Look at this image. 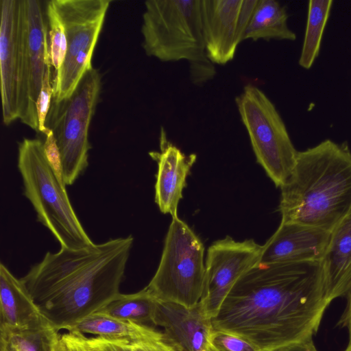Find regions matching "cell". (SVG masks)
I'll return each instance as SVG.
<instances>
[{"label": "cell", "instance_id": "1", "mask_svg": "<svg viewBox=\"0 0 351 351\" xmlns=\"http://www.w3.org/2000/svg\"><path fill=\"white\" fill-rule=\"evenodd\" d=\"M329 304L320 261L257 263L235 282L211 323L259 351H276L313 342Z\"/></svg>", "mask_w": 351, "mask_h": 351}, {"label": "cell", "instance_id": "2", "mask_svg": "<svg viewBox=\"0 0 351 351\" xmlns=\"http://www.w3.org/2000/svg\"><path fill=\"white\" fill-rule=\"evenodd\" d=\"M132 235L80 249L47 252L21 279L44 317L66 330L120 293Z\"/></svg>", "mask_w": 351, "mask_h": 351}, {"label": "cell", "instance_id": "3", "mask_svg": "<svg viewBox=\"0 0 351 351\" xmlns=\"http://www.w3.org/2000/svg\"><path fill=\"white\" fill-rule=\"evenodd\" d=\"M282 222L330 232L351 208V152L348 143L326 139L298 152L293 170L280 187Z\"/></svg>", "mask_w": 351, "mask_h": 351}, {"label": "cell", "instance_id": "4", "mask_svg": "<svg viewBox=\"0 0 351 351\" xmlns=\"http://www.w3.org/2000/svg\"><path fill=\"white\" fill-rule=\"evenodd\" d=\"M141 34L147 56L162 62L189 61L194 83L215 74L205 51L201 0L145 1Z\"/></svg>", "mask_w": 351, "mask_h": 351}, {"label": "cell", "instance_id": "5", "mask_svg": "<svg viewBox=\"0 0 351 351\" xmlns=\"http://www.w3.org/2000/svg\"><path fill=\"white\" fill-rule=\"evenodd\" d=\"M17 166L23 194L33 206L37 220L61 247L75 250L93 244L75 213L66 184L47 154L44 141L23 138L19 143Z\"/></svg>", "mask_w": 351, "mask_h": 351}, {"label": "cell", "instance_id": "6", "mask_svg": "<svg viewBox=\"0 0 351 351\" xmlns=\"http://www.w3.org/2000/svg\"><path fill=\"white\" fill-rule=\"evenodd\" d=\"M101 86L100 73L93 66L69 97L60 100L52 97L45 128L54 136L58 168L66 185L73 184L88 165V131Z\"/></svg>", "mask_w": 351, "mask_h": 351}, {"label": "cell", "instance_id": "7", "mask_svg": "<svg viewBox=\"0 0 351 351\" xmlns=\"http://www.w3.org/2000/svg\"><path fill=\"white\" fill-rule=\"evenodd\" d=\"M204 256L201 239L178 217L172 218L158 269L146 287L158 300L197 305L204 287Z\"/></svg>", "mask_w": 351, "mask_h": 351}, {"label": "cell", "instance_id": "8", "mask_svg": "<svg viewBox=\"0 0 351 351\" xmlns=\"http://www.w3.org/2000/svg\"><path fill=\"white\" fill-rule=\"evenodd\" d=\"M257 162L276 187L290 177L298 151L274 104L256 86L247 84L236 97Z\"/></svg>", "mask_w": 351, "mask_h": 351}, {"label": "cell", "instance_id": "9", "mask_svg": "<svg viewBox=\"0 0 351 351\" xmlns=\"http://www.w3.org/2000/svg\"><path fill=\"white\" fill-rule=\"evenodd\" d=\"M64 29L66 53L52 80L53 98L69 97L84 74L93 67L91 60L102 29L109 0L50 1Z\"/></svg>", "mask_w": 351, "mask_h": 351}, {"label": "cell", "instance_id": "10", "mask_svg": "<svg viewBox=\"0 0 351 351\" xmlns=\"http://www.w3.org/2000/svg\"><path fill=\"white\" fill-rule=\"evenodd\" d=\"M0 77L3 121L26 125L27 16L25 0H1Z\"/></svg>", "mask_w": 351, "mask_h": 351}, {"label": "cell", "instance_id": "11", "mask_svg": "<svg viewBox=\"0 0 351 351\" xmlns=\"http://www.w3.org/2000/svg\"><path fill=\"white\" fill-rule=\"evenodd\" d=\"M263 245L253 239L237 241L230 236L213 242L208 248L204 291L200 300L212 318L235 282L261 258Z\"/></svg>", "mask_w": 351, "mask_h": 351}, {"label": "cell", "instance_id": "12", "mask_svg": "<svg viewBox=\"0 0 351 351\" xmlns=\"http://www.w3.org/2000/svg\"><path fill=\"white\" fill-rule=\"evenodd\" d=\"M258 0H201L202 34L206 56L226 64L235 55Z\"/></svg>", "mask_w": 351, "mask_h": 351}, {"label": "cell", "instance_id": "13", "mask_svg": "<svg viewBox=\"0 0 351 351\" xmlns=\"http://www.w3.org/2000/svg\"><path fill=\"white\" fill-rule=\"evenodd\" d=\"M27 16L26 93L28 114L26 125L38 132L36 102L44 75L51 64L46 5L37 0H25Z\"/></svg>", "mask_w": 351, "mask_h": 351}, {"label": "cell", "instance_id": "14", "mask_svg": "<svg viewBox=\"0 0 351 351\" xmlns=\"http://www.w3.org/2000/svg\"><path fill=\"white\" fill-rule=\"evenodd\" d=\"M153 324L180 351H206L213 331L200 302L192 307L157 299Z\"/></svg>", "mask_w": 351, "mask_h": 351}, {"label": "cell", "instance_id": "15", "mask_svg": "<svg viewBox=\"0 0 351 351\" xmlns=\"http://www.w3.org/2000/svg\"><path fill=\"white\" fill-rule=\"evenodd\" d=\"M330 232L293 222H280L263 245L258 263L269 265L322 260Z\"/></svg>", "mask_w": 351, "mask_h": 351}, {"label": "cell", "instance_id": "16", "mask_svg": "<svg viewBox=\"0 0 351 351\" xmlns=\"http://www.w3.org/2000/svg\"><path fill=\"white\" fill-rule=\"evenodd\" d=\"M160 152H151L150 156L157 162L155 184V202L160 212L178 217V208L186 186V180L195 162L197 156H186L170 142L163 128H160Z\"/></svg>", "mask_w": 351, "mask_h": 351}, {"label": "cell", "instance_id": "17", "mask_svg": "<svg viewBox=\"0 0 351 351\" xmlns=\"http://www.w3.org/2000/svg\"><path fill=\"white\" fill-rule=\"evenodd\" d=\"M321 265L325 295L330 304L351 288V208L330 231Z\"/></svg>", "mask_w": 351, "mask_h": 351}, {"label": "cell", "instance_id": "18", "mask_svg": "<svg viewBox=\"0 0 351 351\" xmlns=\"http://www.w3.org/2000/svg\"><path fill=\"white\" fill-rule=\"evenodd\" d=\"M49 324L26 286L0 264V327L24 329Z\"/></svg>", "mask_w": 351, "mask_h": 351}, {"label": "cell", "instance_id": "19", "mask_svg": "<svg viewBox=\"0 0 351 351\" xmlns=\"http://www.w3.org/2000/svg\"><path fill=\"white\" fill-rule=\"evenodd\" d=\"M285 8L274 0H258L247 26L244 40L293 41L296 34L288 26Z\"/></svg>", "mask_w": 351, "mask_h": 351}, {"label": "cell", "instance_id": "20", "mask_svg": "<svg viewBox=\"0 0 351 351\" xmlns=\"http://www.w3.org/2000/svg\"><path fill=\"white\" fill-rule=\"evenodd\" d=\"M67 331L134 342L151 337L158 330L149 325L135 324L97 311L80 320Z\"/></svg>", "mask_w": 351, "mask_h": 351}, {"label": "cell", "instance_id": "21", "mask_svg": "<svg viewBox=\"0 0 351 351\" xmlns=\"http://www.w3.org/2000/svg\"><path fill=\"white\" fill-rule=\"evenodd\" d=\"M157 298L145 287L134 293H119L98 312L138 324H153Z\"/></svg>", "mask_w": 351, "mask_h": 351}, {"label": "cell", "instance_id": "22", "mask_svg": "<svg viewBox=\"0 0 351 351\" xmlns=\"http://www.w3.org/2000/svg\"><path fill=\"white\" fill-rule=\"evenodd\" d=\"M332 0H311L299 65L309 69L319 55L322 36L329 18Z\"/></svg>", "mask_w": 351, "mask_h": 351}, {"label": "cell", "instance_id": "23", "mask_svg": "<svg viewBox=\"0 0 351 351\" xmlns=\"http://www.w3.org/2000/svg\"><path fill=\"white\" fill-rule=\"evenodd\" d=\"M49 324L16 329L0 327V351H44L43 339Z\"/></svg>", "mask_w": 351, "mask_h": 351}, {"label": "cell", "instance_id": "24", "mask_svg": "<svg viewBox=\"0 0 351 351\" xmlns=\"http://www.w3.org/2000/svg\"><path fill=\"white\" fill-rule=\"evenodd\" d=\"M49 27V44L51 64L55 73L61 67L66 53V39L64 27L50 1L46 2Z\"/></svg>", "mask_w": 351, "mask_h": 351}, {"label": "cell", "instance_id": "25", "mask_svg": "<svg viewBox=\"0 0 351 351\" xmlns=\"http://www.w3.org/2000/svg\"><path fill=\"white\" fill-rule=\"evenodd\" d=\"M210 345L217 351H259L246 339L230 332L213 330Z\"/></svg>", "mask_w": 351, "mask_h": 351}, {"label": "cell", "instance_id": "26", "mask_svg": "<svg viewBox=\"0 0 351 351\" xmlns=\"http://www.w3.org/2000/svg\"><path fill=\"white\" fill-rule=\"evenodd\" d=\"M51 66L47 67L41 90L36 102V109L38 119V132L46 135L49 130L45 128V120L49 112L51 99L53 97L52 82L51 81Z\"/></svg>", "mask_w": 351, "mask_h": 351}, {"label": "cell", "instance_id": "27", "mask_svg": "<svg viewBox=\"0 0 351 351\" xmlns=\"http://www.w3.org/2000/svg\"><path fill=\"white\" fill-rule=\"evenodd\" d=\"M84 340L90 351H134L130 341L125 339L87 337L84 335Z\"/></svg>", "mask_w": 351, "mask_h": 351}, {"label": "cell", "instance_id": "28", "mask_svg": "<svg viewBox=\"0 0 351 351\" xmlns=\"http://www.w3.org/2000/svg\"><path fill=\"white\" fill-rule=\"evenodd\" d=\"M134 351H180L169 342L161 331L151 337L130 342Z\"/></svg>", "mask_w": 351, "mask_h": 351}, {"label": "cell", "instance_id": "29", "mask_svg": "<svg viewBox=\"0 0 351 351\" xmlns=\"http://www.w3.org/2000/svg\"><path fill=\"white\" fill-rule=\"evenodd\" d=\"M61 335L68 351H90L84 340L83 334L67 332Z\"/></svg>", "mask_w": 351, "mask_h": 351}, {"label": "cell", "instance_id": "30", "mask_svg": "<svg viewBox=\"0 0 351 351\" xmlns=\"http://www.w3.org/2000/svg\"><path fill=\"white\" fill-rule=\"evenodd\" d=\"M347 295V305L346 309L341 315L337 325L340 327H346L348 331V344H351V288L348 291Z\"/></svg>", "mask_w": 351, "mask_h": 351}, {"label": "cell", "instance_id": "31", "mask_svg": "<svg viewBox=\"0 0 351 351\" xmlns=\"http://www.w3.org/2000/svg\"><path fill=\"white\" fill-rule=\"evenodd\" d=\"M276 351H317L313 342L284 348Z\"/></svg>", "mask_w": 351, "mask_h": 351}, {"label": "cell", "instance_id": "32", "mask_svg": "<svg viewBox=\"0 0 351 351\" xmlns=\"http://www.w3.org/2000/svg\"><path fill=\"white\" fill-rule=\"evenodd\" d=\"M206 351H217V350H215L211 345H210V346L208 347V348L207 349Z\"/></svg>", "mask_w": 351, "mask_h": 351}, {"label": "cell", "instance_id": "33", "mask_svg": "<svg viewBox=\"0 0 351 351\" xmlns=\"http://www.w3.org/2000/svg\"><path fill=\"white\" fill-rule=\"evenodd\" d=\"M344 351H351V344L348 345L347 348Z\"/></svg>", "mask_w": 351, "mask_h": 351}]
</instances>
